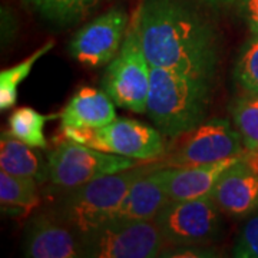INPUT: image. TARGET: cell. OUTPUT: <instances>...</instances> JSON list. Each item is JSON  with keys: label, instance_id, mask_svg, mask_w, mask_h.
Listing matches in <instances>:
<instances>
[{"label": "cell", "instance_id": "obj_1", "mask_svg": "<svg viewBox=\"0 0 258 258\" xmlns=\"http://www.w3.org/2000/svg\"><path fill=\"white\" fill-rule=\"evenodd\" d=\"M132 25L151 66L214 81L218 37L185 0H141Z\"/></svg>", "mask_w": 258, "mask_h": 258}, {"label": "cell", "instance_id": "obj_2", "mask_svg": "<svg viewBox=\"0 0 258 258\" xmlns=\"http://www.w3.org/2000/svg\"><path fill=\"white\" fill-rule=\"evenodd\" d=\"M212 81L151 66L147 113L169 138H181L205 119Z\"/></svg>", "mask_w": 258, "mask_h": 258}, {"label": "cell", "instance_id": "obj_3", "mask_svg": "<svg viewBox=\"0 0 258 258\" xmlns=\"http://www.w3.org/2000/svg\"><path fill=\"white\" fill-rule=\"evenodd\" d=\"M155 166L158 164H139L62 192L52 214L81 235H85L113 220L132 185Z\"/></svg>", "mask_w": 258, "mask_h": 258}, {"label": "cell", "instance_id": "obj_4", "mask_svg": "<svg viewBox=\"0 0 258 258\" xmlns=\"http://www.w3.org/2000/svg\"><path fill=\"white\" fill-rule=\"evenodd\" d=\"M139 164L142 161L62 139L47 157V182L59 192H66L96 178Z\"/></svg>", "mask_w": 258, "mask_h": 258}, {"label": "cell", "instance_id": "obj_5", "mask_svg": "<svg viewBox=\"0 0 258 258\" xmlns=\"http://www.w3.org/2000/svg\"><path fill=\"white\" fill-rule=\"evenodd\" d=\"M151 86V64L141 46L138 32L131 25L118 55L106 68L102 89L116 106L135 113H145Z\"/></svg>", "mask_w": 258, "mask_h": 258}, {"label": "cell", "instance_id": "obj_6", "mask_svg": "<svg viewBox=\"0 0 258 258\" xmlns=\"http://www.w3.org/2000/svg\"><path fill=\"white\" fill-rule=\"evenodd\" d=\"M60 132L62 139L138 161H154L165 154L162 132L137 119L116 118L102 128H60Z\"/></svg>", "mask_w": 258, "mask_h": 258}, {"label": "cell", "instance_id": "obj_7", "mask_svg": "<svg viewBox=\"0 0 258 258\" xmlns=\"http://www.w3.org/2000/svg\"><path fill=\"white\" fill-rule=\"evenodd\" d=\"M166 242L154 221H129L113 218L82 235L86 258L159 257Z\"/></svg>", "mask_w": 258, "mask_h": 258}, {"label": "cell", "instance_id": "obj_8", "mask_svg": "<svg viewBox=\"0 0 258 258\" xmlns=\"http://www.w3.org/2000/svg\"><path fill=\"white\" fill-rule=\"evenodd\" d=\"M157 222L166 245H207L221 234V210L212 197L169 201Z\"/></svg>", "mask_w": 258, "mask_h": 258}, {"label": "cell", "instance_id": "obj_9", "mask_svg": "<svg viewBox=\"0 0 258 258\" xmlns=\"http://www.w3.org/2000/svg\"><path fill=\"white\" fill-rule=\"evenodd\" d=\"M181 142L161 162L162 166L214 164L238 157L247 151L237 129L228 119L214 118L181 137Z\"/></svg>", "mask_w": 258, "mask_h": 258}, {"label": "cell", "instance_id": "obj_10", "mask_svg": "<svg viewBox=\"0 0 258 258\" xmlns=\"http://www.w3.org/2000/svg\"><path fill=\"white\" fill-rule=\"evenodd\" d=\"M126 32V12L122 8H113L78 30L71 40L69 50L83 66L99 68L118 55Z\"/></svg>", "mask_w": 258, "mask_h": 258}, {"label": "cell", "instance_id": "obj_11", "mask_svg": "<svg viewBox=\"0 0 258 258\" xmlns=\"http://www.w3.org/2000/svg\"><path fill=\"white\" fill-rule=\"evenodd\" d=\"M221 212L245 218L258 212V152L248 151L220 176L211 192Z\"/></svg>", "mask_w": 258, "mask_h": 258}, {"label": "cell", "instance_id": "obj_12", "mask_svg": "<svg viewBox=\"0 0 258 258\" xmlns=\"http://www.w3.org/2000/svg\"><path fill=\"white\" fill-rule=\"evenodd\" d=\"M23 254L29 258L83 257L82 235L53 214L40 212L26 225Z\"/></svg>", "mask_w": 258, "mask_h": 258}, {"label": "cell", "instance_id": "obj_13", "mask_svg": "<svg viewBox=\"0 0 258 258\" xmlns=\"http://www.w3.org/2000/svg\"><path fill=\"white\" fill-rule=\"evenodd\" d=\"M244 154L205 165L165 166V186L169 200L182 201L210 197L220 176Z\"/></svg>", "mask_w": 258, "mask_h": 258}, {"label": "cell", "instance_id": "obj_14", "mask_svg": "<svg viewBox=\"0 0 258 258\" xmlns=\"http://www.w3.org/2000/svg\"><path fill=\"white\" fill-rule=\"evenodd\" d=\"M169 201L165 186V166L159 162L158 166L132 185L115 218L152 221Z\"/></svg>", "mask_w": 258, "mask_h": 258}, {"label": "cell", "instance_id": "obj_15", "mask_svg": "<svg viewBox=\"0 0 258 258\" xmlns=\"http://www.w3.org/2000/svg\"><path fill=\"white\" fill-rule=\"evenodd\" d=\"M113 119H116V111L109 95L96 88L83 86L60 112V128H102Z\"/></svg>", "mask_w": 258, "mask_h": 258}, {"label": "cell", "instance_id": "obj_16", "mask_svg": "<svg viewBox=\"0 0 258 258\" xmlns=\"http://www.w3.org/2000/svg\"><path fill=\"white\" fill-rule=\"evenodd\" d=\"M28 144L3 131L0 138V168L12 175L33 178L39 184L47 181V161Z\"/></svg>", "mask_w": 258, "mask_h": 258}, {"label": "cell", "instance_id": "obj_17", "mask_svg": "<svg viewBox=\"0 0 258 258\" xmlns=\"http://www.w3.org/2000/svg\"><path fill=\"white\" fill-rule=\"evenodd\" d=\"M36 179L0 172V207L9 217H28L40 204Z\"/></svg>", "mask_w": 258, "mask_h": 258}, {"label": "cell", "instance_id": "obj_18", "mask_svg": "<svg viewBox=\"0 0 258 258\" xmlns=\"http://www.w3.org/2000/svg\"><path fill=\"white\" fill-rule=\"evenodd\" d=\"M60 118V113L43 115L35 111L33 108L22 106L12 112L9 116V131L13 137H16L25 144L37 149H46V137H45V125L47 120Z\"/></svg>", "mask_w": 258, "mask_h": 258}, {"label": "cell", "instance_id": "obj_19", "mask_svg": "<svg viewBox=\"0 0 258 258\" xmlns=\"http://www.w3.org/2000/svg\"><path fill=\"white\" fill-rule=\"evenodd\" d=\"M55 46V40H47L45 45L35 50L30 56H28L25 60L19 62L18 64L3 69L0 72V109L2 112L8 111L10 108H13L18 102V89L20 83L26 81L33 66L37 60L45 56Z\"/></svg>", "mask_w": 258, "mask_h": 258}, {"label": "cell", "instance_id": "obj_20", "mask_svg": "<svg viewBox=\"0 0 258 258\" xmlns=\"http://www.w3.org/2000/svg\"><path fill=\"white\" fill-rule=\"evenodd\" d=\"M37 13L57 25H72L85 18L101 0H25Z\"/></svg>", "mask_w": 258, "mask_h": 258}, {"label": "cell", "instance_id": "obj_21", "mask_svg": "<svg viewBox=\"0 0 258 258\" xmlns=\"http://www.w3.org/2000/svg\"><path fill=\"white\" fill-rule=\"evenodd\" d=\"M230 113L248 151L258 152V96L244 95L231 102Z\"/></svg>", "mask_w": 258, "mask_h": 258}, {"label": "cell", "instance_id": "obj_22", "mask_svg": "<svg viewBox=\"0 0 258 258\" xmlns=\"http://www.w3.org/2000/svg\"><path fill=\"white\" fill-rule=\"evenodd\" d=\"M234 78L245 95L258 96V33H252L241 47Z\"/></svg>", "mask_w": 258, "mask_h": 258}, {"label": "cell", "instance_id": "obj_23", "mask_svg": "<svg viewBox=\"0 0 258 258\" xmlns=\"http://www.w3.org/2000/svg\"><path fill=\"white\" fill-rule=\"evenodd\" d=\"M234 257L258 258V212L251 215L232 248Z\"/></svg>", "mask_w": 258, "mask_h": 258}, {"label": "cell", "instance_id": "obj_24", "mask_svg": "<svg viewBox=\"0 0 258 258\" xmlns=\"http://www.w3.org/2000/svg\"><path fill=\"white\" fill-rule=\"evenodd\" d=\"M215 249L205 245H166L159 257H179V258H195V257H217Z\"/></svg>", "mask_w": 258, "mask_h": 258}, {"label": "cell", "instance_id": "obj_25", "mask_svg": "<svg viewBox=\"0 0 258 258\" xmlns=\"http://www.w3.org/2000/svg\"><path fill=\"white\" fill-rule=\"evenodd\" d=\"M240 13L251 33H258V0H241Z\"/></svg>", "mask_w": 258, "mask_h": 258}, {"label": "cell", "instance_id": "obj_26", "mask_svg": "<svg viewBox=\"0 0 258 258\" xmlns=\"http://www.w3.org/2000/svg\"><path fill=\"white\" fill-rule=\"evenodd\" d=\"M203 2L210 6H222V5H231L235 0H203Z\"/></svg>", "mask_w": 258, "mask_h": 258}]
</instances>
